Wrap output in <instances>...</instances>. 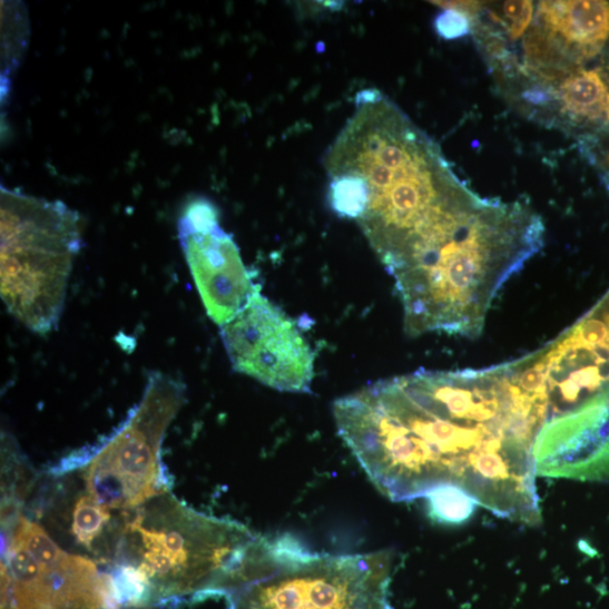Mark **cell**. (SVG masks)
Here are the masks:
<instances>
[{"label":"cell","mask_w":609,"mask_h":609,"mask_svg":"<svg viewBox=\"0 0 609 609\" xmlns=\"http://www.w3.org/2000/svg\"><path fill=\"white\" fill-rule=\"evenodd\" d=\"M333 414L343 442L392 501L456 487L500 517L541 523L534 448L547 401L518 361L380 381L336 400Z\"/></svg>","instance_id":"obj_1"},{"label":"cell","mask_w":609,"mask_h":609,"mask_svg":"<svg viewBox=\"0 0 609 609\" xmlns=\"http://www.w3.org/2000/svg\"><path fill=\"white\" fill-rule=\"evenodd\" d=\"M544 232L531 205L483 198L463 181L434 200L377 254L394 278L406 333L479 336Z\"/></svg>","instance_id":"obj_2"},{"label":"cell","mask_w":609,"mask_h":609,"mask_svg":"<svg viewBox=\"0 0 609 609\" xmlns=\"http://www.w3.org/2000/svg\"><path fill=\"white\" fill-rule=\"evenodd\" d=\"M115 544L120 598L226 593L259 536L235 521L200 513L164 493L126 511Z\"/></svg>","instance_id":"obj_3"},{"label":"cell","mask_w":609,"mask_h":609,"mask_svg":"<svg viewBox=\"0 0 609 609\" xmlns=\"http://www.w3.org/2000/svg\"><path fill=\"white\" fill-rule=\"evenodd\" d=\"M394 556H331L289 534L261 537L228 590L229 609H393Z\"/></svg>","instance_id":"obj_4"},{"label":"cell","mask_w":609,"mask_h":609,"mask_svg":"<svg viewBox=\"0 0 609 609\" xmlns=\"http://www.w3.org/2000/svg\"><path fill=\"white\" fill-rule=\"evenodd\" d=\"M0 292L9 312L29 330L58 324L73 259L82 246L79 215L2 187L0 196Z\"/></svg>","instance_id":"obj_5"},{"label":"cell","mask_w":609,"mask_h":609,"mask_svg":"<svg viewBox=\"0 0 609 609\" xmlns=\"http://www.w3.org/2000/svg\"><path fill=\"white\" fill-rule=\"evenodd\" d=\"M185 400L180 381L151 374L139 405L86 464L89 494L110 509L128 511L167 493L160 450Z\"/></svg>","instance_id":"obj_6"},{"label":"cell","mask_w":609,"mask_h":609,"mask_svg":"<svg viewBox=\"0 0 609 609\" xmlns=\"http://www.w3.org/2000/svg\"><path fill=\"white\" fill-rule=\"evenodd\" d=\"M234 371L281 392L311 393L315 356L296 322L261 294L220 326Z\"/></svg>","instance_id":"obj_7"},{"label":"cell","mask_w":609,"mask_h":609,"mask_svg":"<svg viewBox=\"0 0 609 609\" xmlns=\"http://www.w3.org/2000/svg\"><path fill=\"white\" fill-rule=\"evenodd\" d=\"M179 239L209 317L219 326L230 321L259 286L243 263L233 236L219 223L208 199L188 203L178 224Z\"/></svg>","instance_id":"obj_8"},{"label":"cell","mask_w":609,"mask_h":609,"mask_svg":"<svg viewBox=\"0 0 609 609\" xmlns=\"http://www.w3.org/2000/svg\"><path fill=\"white\" fill-rule=\"evenodd\" d=\"M6 586L12 587V609H92L101 581L95 561L63 551L42 563L11 538Z\"/></svg>","instance_id":"obj_9"},{"label":"cell","mask_w":609,"mask_h":609,"mask_svg":"<svg viewBox=\"0 0 609 609\" xmlns=\"http://www.w3.org/2000/svg\"><path fill=\"white\" fill-rule=\"evenodd\" d=\"M538 21L569 56L591 57L609 38V3L602 0L541 2Z\"/></svg>","instance_id":"obj_10"},{"label":"cell","mask_w":609,"mask_h":609,"mask_svg":"<svg viewBox=\"0 0 609 609\" xmlns=\"http://www.w3.org/2000/svg\"><path fill=\"white\" fill-rule=\"evenodd\" d=\"M557 105L567 120L590 125L609 124V89L597 70L577 69L561 78L558 89L538 96V104Z\"/></svg>","instance_id":"obj_11"},{"label":"cell","mask_w":609,"mask_h":609,"mask_svg":"<svg viewBox=\"0 0 609 609\" xmlns=\"http://www.w3.org/2000/svg\"><path fill=\"white\" fill-rule=\"evenodd\" d=\"M111 509L96 500L92 495L80 497L72 511V534L86 549L95 550L94 544L105 533L111 520Z\"/></svg>","instance_id":"obj_12"},{"label":"cell","mask_w":609,"mask_h":609,"mask_svg":"<svg viewBox=\"0 0 609 609\" xmlns=\"http://www.w3.org/2000/svg\"><path fill=\"white\" fill-rule=\"evenodd\" d=\"M429 513L440 523H464L474 512L478 503L465 491L456 487H442L424 497Z\"/></svg>","instance_id":"obj_13"},{"label":"cell","mask_w":609,"mask_h":609,"mask_svg":"<svg viewBox=\"0 0 609 609\" xmlns=\"http://www.w3.org/2000/svg\"><path fill=\"white\" fill-rule=\"evenodd\" d=\"M433 4L444 9L433 21L434 31L448 41L468 36L482 9L481 3L478 2H433Z\"/></svg>","instance_id":"obj_14"},{"label":"cell","mask_w":609,"mask_h":609,"mask_svg":"<svg viewBox=\"0 0 609 609\" xmlns=\"http://www.w3.org/2000/svg\"><path fill=\"white\" fill-rule=\"evenodd\" d=\"M501 12L502 17L490 12L493 22L502 24L510 38L517 40L523 37L532 24L534 4L529 0H511L502 4Z\"/></svg>","instance_id":"obj_15"},{"label":"cell","mask_w":609,"mask_h":609,"mask_svg":"<svg viewBox=\"0 0 609 609\" xmlns=\"http://www.w3.org/2000/svg\"><path fill=\"white\" fill-rule=\"evenodd\" d=\"M605 164H606V166L609 167V153H608V155H607V157H606Z\"/></svg>","instance_id":"obj_16"}]
</instances>
